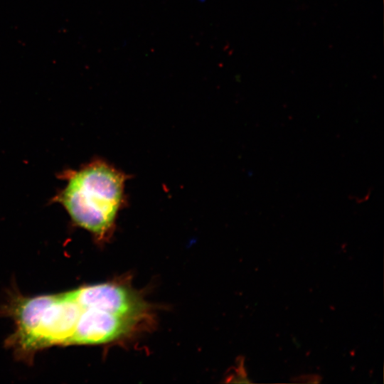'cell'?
<instances>
[{
  "label": "cell",
  "mask_w": 384,
  "mask_h": 384,
  "mask_svg": "<svg viewBox=\"0 0 384 384\" xmlns=\"http://www.w3.org/2000/svg\"><path fill=\"white\" fill-rule=\"evenodd\" d=\"M65 187L53 201L60 203L78 226L99 242L110 239L120 211L127 204L129 176L108 162L96 159L78 170L61 174Z\"/></svg>",
  "instance_id": "obj_1"
},
{
  "label": "cell",
  "mask_w": 384,
  "mask_h": 384,
  "mask_svg": "<svg viewBox=\"0 0 384 384\" xmlns=\"http://www.w3.org/2000/svg\"><path fill=\"white\" fill-rule=\"evenodd\" d=\"M80 311V305L68 292L52 294L35 330L17 351L31 355L50 346L68 345Z\"/></svg>",
  "instance_id": "obj_2"
}]
</instances>
